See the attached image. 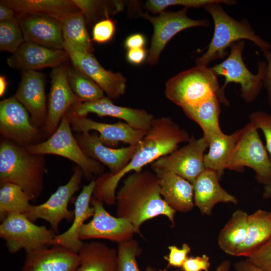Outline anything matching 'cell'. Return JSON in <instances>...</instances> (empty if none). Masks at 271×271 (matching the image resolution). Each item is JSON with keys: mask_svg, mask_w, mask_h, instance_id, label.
Here are the masks:
<instances>
[{"mask_svg": "<svg viewBox=\"0 0 271 271\" xmlns=\"http://www.w3.org/2000/svg\"><path fill=\"white\" fill-rule=\"evenodd\" d=\"M249 120L262 132L265 148L271 158V114L261 110L253 111L249 115Z\"/></svg>", "mask_w": 271, "mask_h": 271, "instance_id": "obj_40", "label": "cell"}, {"mask_svg": "<svg viewBox=\"0 0 271 271\" xmlns=\"http://www.w3.org/2000/svg\"><path fill=\"white\" fill-rule=\"evenodd\" d=\"M61 23L64 41L92 53V41L86 28L85 18L80 11L66 16Z\"/></svg>", "mask_w": 271, "mask_h": 271, "instance_id": "obj_33", "label": "cell"}, {"mask_svg": "<svg viewBox=\"0 0 271 271\" xmlns=\"http://www.w3.org/2000/svg\"><path fill=\"white\" fill-rule=\"evenodd\" d=\"M18 18L25 42L64 50L61 21L42 15H18Z\"/></svg>", "mask_w": 271, "mask_h": 271, "instance_id": "obj_21", "label": "cell"}, {"mask_svg": "<svg viewBox=\"0 0 271 271\" xmlns=\"http://www.w3.org/2000/svg\"><path fill=\"white\" fill-rule=\"evenodd\" d=\"M115 203L117 216L128 220L136 233H140L144 222L159 215H165L175 225L176 211L162 198L159 178L149 170L133 172L126 177L116 192Z\"/></svg>", "mask_w": 271, "mask_h": 271, "instance_id": "obj_2", "label": "cell"}, {"mask_svg": "<svg viewBox=\"0 0 271 271\" xmlns=\"http://www.w3.org/2000/svg\"><path fill=\"white\" fill-rule=\"evenodd\" d=\"M188 8L177 12L163 11L159 15L154 17L148 13H141L140 16L149 21L153 26L150 47L148 53L147 62L150 65L156 64L161 52L168 42L180 32L192 27H208L210 22L206 19L193 20L187 15Z\"/></svg>", "mask_w": 271, "mask_h": 271, "instance_id": "obj_10", "label": "cell"}, {"mask_svg": "<svg viewBox=\"0 0 271 271\" xmlns=\"http://www.w3.org/2000/svg\"><path fill=\"white\" fill-rule=\"evenodd\" d=\"M209 257L206 254L188 257L182 266L183 271H209Z\"/></svg>", "mask_w": 271, "mask_h": 271, "instance_id": "obj_44", "label": "cell"}, {"mask_svg": "<svg viewBox=\"0 0 271 271\" xmlns=\"http://www.w3.org/2000/svg\"><path fill=\"white\" fill-rule=\"evenodd\" d=\"M244 47L243 40L234 43L230 47L228 57L221 63L211 68L217 76L225 77L224 84L221 87L223 94H225V89L230 83L239 84L241 86V97L245 102L251 103L257 97L263 86L266 62H258L257 73H251L242 59Z\"/></svg>", "mask_w": 271, "mask_h": 271, "instance_id": "obj_8", "label": "cell"}, {"mask_svg": "<svg viewBox=\"0 0 271 271\" xmlns=\"http://www.w3.org/2000/svg\"><path fill=\"white\" fill-rule=\"evenodd\" d=\"M220 103L217 96L214 95L198 104L182 108L186 115L201 128L202 137L207 143L211 138L223 132L219 121Z\"/></svg>", "mask_w": 271, "mask_h": 271, "instance_id": "obj_29", "label": "cell"}, {"mask_svg": "<svg viewBox=\"0 0 271 271\" xmlns=\"http://www.w3.org/2000/svg\"><path fill=\"white\" fill-rule=\"evenodd\" d=\"M270 236V212L259 209L249 214L246 236L237 256L247 257L261 246Z\"/></svg>", "mask_w": 271, "mask_h": 271, "instance_id": "obj_31", "label": "cell"}, {"mask_svg": "<svg viewBox=\"0 0 271 271\" xmlns=\"http://www.w3.org/2000/svg\"><path fill=\"white\" fill-rule=\"evenodd\" d=\"M74 137L86 156L107 166L109 172L113 175L118 173L127 165L137 146L109 147L101 142L97 132H80Z\"/></svg>", "mask_w": 271, "mask_h": 271, "instance_id": "obj_20", "label": "cell"}, {"mask_svg": "<svg viewBox=\"0 0 271 271\" xmlns=\"http://www.w3.org/2000/svg\"><path fill=\"white\" fill-rule=\"evenodd\" d=\"M31 154L54 155L64 157L76 163L88 180L100 176L104 168L100 163L88 158L83 152L73 136L69 118L66 114L54 132L44 142L25 147Z\"/></svg>", "mask_w": 271, "mask_h": 271, "instance_id": "obj_6", "label": "cell"}, {"mask_svg": "<svg viewBox=\"0 0 271 271\" xmlns=\"http://www.w3.org/2000/svg\"><path fill=\"white\" fill-rule=\"evenodd\" d=\"M91 204L94 214L92 219L84 223L80 230L79 237L81 240L104 239L118 244L132 238L136 232L128 220L112 216L105 209L103 203L93 197Z\"/></svg>", "mask_w": 271, "mask_h": 271, "instance_id": "obj_15", "label": "cell"}, {"mask_svg": "<svg viewBox=\"0 0 271 271\" xmlns=\"http://www.w3.org/2000/svg\"><path fill=\"white\" fill-rule=\"evenodd\" d=\"M240 129L227 134L223 132L211 138L208 142V152L205 154L204 165L205 169L216 172L221 179L232 150L237 140Z\"/></svg>", "mask_w": 271, "mask_h": 271, "instance_id": "obj_30", "label": "cell"}, {"mask_svg": "<svg viewBox=\"0 0 271 271\" xmlns=\"http://www.w3.org/2000/svg\"><path fill=\"white\" fill-rule=\"evenodd\" d=\"M248 216L241 209L235 211L220 231L218 244L225 253L237 256L246 236Z\"/></svg>", "mask_w": 271, "mask_h": 271, "instance_id": "obj_32", "label": "cell"}, {"mask_svg": "<svg viewBox=\"0 0 271 271\" xmlns=\"http://www.w3.org/2000/svg\"><path fill=\"white\" fill-rule=\"evenodd\" d=\"M0 4L20 15L46 16L60 21L68 15L80 11L72 0H2Z\"/></svg>", "mask_w": 271, "mask_h": 271, "instance_id": "obj_27", "label": "cell"}, {"mask_svg": "<svg viewBox=\"0 0 271 271\" xmlns=\"http://www.w3.org/2000/svg\"><path fill=\"white\" fill-rule=\"evenodd\" d=\"M270 213H271V211H270Z\"/></svg>", "mask_w": 271, "mask_h": 271, "instance_id": "obj_53", "label": "cell"}, {"mask_svg": "<svg viewBox=\"0 0 271 271\" xmlns=\"http://www.w3.org/2000/svg\"><path fill=\"white\" fill-rule=\"evenodd\" d=\"M220 179L216 172L205 169L193 184L194 205L202 214L211 215L219 203L237 204V199L221 186Z\"/></svg>", "mask_w": 271, "mask_h": 271, "instance_id": "obj_25", "label": "cell"}, {"mask_svg": "<svg viewBox=\"0 0 271 271\" xmlns=\"http://www.w3.org/2000/svg\"><path fill=\"white\" fill-rule=\"evenodd\" d=\"M147 57V52L144 48L128 50L126 55L127 61L134 65L141 64Z\"/></svg>", "mask_w": 271, "mask_h": 271, "instance_id": "obj_47", "label": "cell"}, {"mask_svg": "<svg viewBox=\"0 0 271 271\" xmlns=\"http://www.w3.org/2000/svg\"><path fill=\"white\" fill-rule=\"evenodd\" d=\"M247 259L255 265L271 271V236Z\"/></svg>", "mask_w": 271, "mask_h": 271, "instance_id": "obj_42", "label": "cell"}, {"mask_svg": "<svg viewBox=\"0 0 271 271\" xmlns=\"http://www.w3.org/2000/svg\"><path fill=\"white\" fill-rule=\"evenodd\" d=\"M169 253L165 259L168 261L169 266L182 267L184 262L188 257V254L191 251V248L187 243H183L181 248L175 245L168 247Z\"/></svg>", "mask_w": 271, "mask_h": 271, "instance_id": "obj_43", "label": "cell"}, {"mask_svg": "<svg viewBox=\"0 0 271 271\" xmlns=\"http://www.w3.org/2000/svg\"><path fill=\"white\" fill-rule=\"evenodd\" d=\"M41 130L31 122L29 112L14 96L0 102V132L6 140L26 147L37 144Z\"/></svg>", "mask_w": 271, "mask_h": 271, "instance_id": "obj_14", "label": "cell"}, {"mask_svg": "<svg viewBox=\"0 0 271 271\" xmlns=\"http://www.w3.org/2000/svg\"><path fill=\"white\" fill-rule=\"evenodd\" d=\"M236 3L233 0H215L203 7L213 20L214 31L207 50L196 59V65L207 66L212 61L225 58L227 49L243 39L251 41L262 52L271 49V45L255 33L246 19L236 20L228 15L221 5Z\"/></svg>", "mask_w": 271, "mask_h": 271, "instance_id": "obj_3", "label": "cell"}, {"mask_svg": "<svg viewBox=\"0 0 271 271\" xmlns=\"http://www.w3.org/2000/svg\"><path fill=\"white\" fill-rule=\"evenodd\" d=\"M7 82L6 77L3 75L0 76V96H3L6 92Z\"/></svg>", "mask_w": 271, "mask_h": 271, "instance_id": "obj_52", "label": "cell"}, {"mask_svg": "<svg viewBox=\"0 0 271 271\" xmlns=\"http://www.w3.org/2000/svg\"><path fill=\"white\" fill-rule=\"evenodd\" d=\"M68 55L65 50L53 49L25 42L7 59L10 67L23 71L35 70L63 65Z\"/></svg>", "mask_w": 271, "mask_h": 271, "instance_id": "obj_22", "label": "cell"}, {"mask_svg": "<svg viewBox=\"0 0 271 271\" xmlns=\"http://www.w3.org/2000/svg\"><path fill=\"white\" fill-rule=\"evenodd\" d=\"M56 235L52 229L34 224L25 214H9L0 225V237L11 253L22 249L27 253L50 245Z\"/></svg>", "mask_w": 271, "mask_h": 271, "instance_id": "obj_9", "label": "cell"}, {"mask_svg": "<svg viewBox=\"0 0 271 271\" xmlns=\"http://www.w3.org/2000/svg\"><path fill=\"white\" fill-rule=\"evenodd\" d=\"M230 261L228 259L224 260L218 265L214 271H230ZM146 271H156V269L151 266H148L146 268Z\"/></svg>", "mask_w": 271, "mask_h": 271, "instance_id": "obj_50", "label": "cell"}, {"mask_svg": "<svg viewBox=\"0 0 271 271\" xmlns=\"http://www.w3.org/2000/svg\"><path fill=\"white\" fill-rule=\"evenodd\" d=\"M18 17L0 22V49L13 54L25 42Z\"/></svg>", "mask_w": 271, "mask_h": 271, "instance_id": "obj_36", "label": "cell"}, {"mask_svg": "<svg viewBox=\"0 0 271 271\" xmlns=\"http://www.w3.org/2000/svg\"><path fill=\"white\" fill-rule=\"evenodd\" d=\"M145 36L141 33H135L128 36L124 41V45L127 49L143 48L146 44Z\"/></svg>", "mask_w": 271, "mask_h": 271, "instance_id": "obj_46", "label": "cell"}, {"mask_svg": "<svg viewBox=\"0 0 271 271\" xmlns=\"http://www.w3.org/2000/svg\"><path fill=\"white\" fill-rule=\"evenodd\" d=\"M72 129L78 133L93 130L98 132L101 142L106 146L113 148L120 142L128 146H137L142 140L147 131L137 129L125 122L113 123L100 122L86 116L66 112Z\"/></svg>", "mask_w": 271, "mask_h": 271, "instance_id": "obj_16", "label": "cell"}, {"mask_svg": "<svg viewBox=\"0 0 271 271\" xmlns=\"http://www.w3.org/2000/svg\"><path fill=\"white\" fill-rule=\"evenodd\" d=\"M217 77L211 67L196 65L168 80L165 95L182 108L198 104L214 95L228 106L229 102L221 91Z\"/></svg>", "mask_w": 271, "mask_h": 271, "instance_id": "obj_5", "label": "cell"}, {"mask_svg": "<svg viewBox=\"0 0 271 271\" xmlns=\"http://www.w3.org/2000/svg\"><path fill=\"white\" fill-rule=\"evenodd\" d=\"M117 271H140L137 258L141 254L142 248L134 239L118 244Z\"/></svg>", "mask_w": 271, "mask_h": 271, "instance_id": "obj_38", "label": "cell"}, {"mask_svg": "<svg viewBox=\"0 0 271 271\" xmlns=\"http://www.w3.org/2000/svg\"><path fill=\"white\" fill-rule=\"evenodd\" d=\"M234 268L235 271H268L255 265L247 259L236 262Z\"/></svg>", "mask_w": 271, "mask_h": 271, "instance_id": "obj_48", "label": "cell"}, {"mask_svg": "<svg viewBox=\"0 0 271 271\" xmlns=\"http://www.w3.org/2000/svg\"><path fill=\"white\" fill-rule=\"evenodd\" d=\"M263 54L267 61L263 79V85L266 90L268 104L271 108V52L269 51H266L263 52Z\"/></svg>", "mask_w": 271, "mask_h": 271, "instance_id": "obj_45", "label": "cell"}, {"mask_svg": "<svg viewBox=\"0 0 271 271\" xmlns=\"http://www.w3.org/2000/svg\"><path fill=\"white\" fill-rule=\"evenodd\" d=\"M215 0H148L145 7L150 12L160 14L170 6H182L184 8H203L206 5L213 2Z\"/></svg>", "mask_w": 271, "mask_h": 271, "instance_id": "obj_39", "label": "cell"}, {"mask_svg": "<svg viewBox=\"0 0 271 271\" xmlns=\"http://www.w3.org/2000/svg\"><path fill=\"white\" fill-rule=\"evenodd\" d=\"M46 173L43 155L30 153L25 147L3 140L0 146V185L20 187L31 201H36L43 188Z\"/></svg>", "mask_w": 271, "mask_h": 271, "instance_id": "obj_4", "label": "cell"}, {"mask_svg": "<svg viewBox=\"0 0 271 271\" xmlns=\"http://www.w3.org/2000/svg\"><path fill=\"white\" fill-rule=\"evenodd\" d=\"M64 49L73 67L93 80L110 99H117L124 94L126 79L119 72L104 69L91 52L64 41Z\"/></svg>", "mask_w": 271, "mask_h": 271, "instance_id": "obj_13", "label": "cell"}, {"mask_svg": "<svg viewBox=\"0 0 271 271\" xmlns=\"http://www.w3.org/2000/svg\"><path fill=\"white\" fill-rule=\"evenodd\" d=\"M187 143L181 148L151 164L153 171L173 172L193 184L205 169L204 157L208 144L202 137L196 139L193 136Z\"/></svg>", "mask_w": 271, "mask_h": 271, "instance_id": "obj_12", "label": "cell"}, {"mask_svg": "<svg viewBox=\"0 0 271 271\" xmlns=\"http://www.w3.org/2000/svg\"><path fill=\"white\" fill-rule=\"evenodd\" d=\"M161 195L165 202L176 212L186 213L194 205L193 185L183 177L171 172L156 170Z\"/></svg>", "mask_w": 271, "mask_h": 271, "instance_id": "obj_26", "label": "cell"}, {"mask_svg": "<svg viewBox=\"0 0 271 271\" xmlns=\"http://www.w3.org/2000/svg\"><path fill=\"white\" fill-rule=\"evenodd\" d=\"M67 75L70 87L80 101L91 102L104 97L102 89L74 67H68Z\"/></svg>", "mask_w": 271, "mask_h": 271, "instance_id": "obj_35", "label": "cell"}, {"mask_svg": "<svg viewBox=\"0 0 271 271\" xmlns=\"http://www.w3.org/2000/svg\"><path fill=\"white\" fill-rule=\"evenodd\" d=\"M45 84L43 73L35 70L23 71L14 95L30 113L32 124L39 128H43L48 113Z\"/></svg>", "mask_w": 271, "mask_h": 271, "instance_id": "obj_19", "label": "cell"}, {"mask_svg": "<svg viewBox=\"0 0 271 271\" xmlns=\"http://www.w3.org/2000/svg\"><path fill=\"white\" fill-rule=\"evenodd\" d=\"M263 197L265 199L271 200V181L264 185Z\"/></svg>", "mask_w": 271, "mask_h": 271, "instance_id": "obj_51", "label": "cell"}, {"mask_svg": "<svg viewBox=\"0 0 271 271\" xmlns=\"http://www.w3.org/2000/svg\"><path fill=\"white\" fill-rule=\"evenodd\" d=\"M16 13L13 9L0 4V22L14 19Z\"/></svg>", "mask_w": 271, "mask_h": 271, "instance_id": "obj_49", "label": "cell"}, {"mask_svg": "<svg viewBox=\"0 0 271 271\" xmlns=\"http://www.w3.org/2000/svg\"><path fill=\"white\" fill-rule=\"evenodd\" d=\"M78 254L80 262L75 271L117 270V251L104 243L83 242Z\"/></svg>", "mask_w": 271, "mask_h": 271, "instance_id": "obj_28", "label": "cell"}, {"mask_svg": "<svg viewBox=\"0 0 271 271\" xmlns=\"http://www.w3.org/2000/svg\"><path fill=\"white\" fill-rule=\"evenodd\" d=\"M84 18L88 22H93L102 11L107 16L122 9V4L118 1H102L92 0H72Z\"/></svg>", "mask_w": 271, "mask_h": 271, "instance_id": "obj_37", "label": "cell"}, {"mask_svg": "<svg viewBox=\"0 0 271 271\" xmlns=\"http://www.w3.org/2000/svg\"><path fill=\"white\" fill-rule=\"evenodd\" d=\"M79 256L65 247L52 245L26 253L21 271H75Z\"/></svg>", "mask_w": 271, "mask_h": 271, "instance_id": "obj_23", "label": "cell"}, {"mask_svg": "<svg viewBox=\"0 0 271 271\" xmlns=\"http://www.w3.org/2000/svg\"><path fill=\"white\" fill-rule=\"evenodd\" d=\"M83 174L78 166L68 182L59 186L48 199L41 204L31 205L25 214L32 221L42 219L48 222L55 233L58 232L60 223L64 219L73 221L74 211L68 209L73 195L79 189Z\"/></svg>", "mask_w": 271, "mask_h": 271, "instance_id": "obj_11", "label": "cell"}, {"mask_svg": "<svg viewBox=\"0 0 271 271\" xmlns=\"http://www.w3.org/2000/svg\"><path fill=\"white\" fill-rule=\"evenodd\" d=\"M95 186L94 179L83 186L74 204V215L71 226L66 231L56 235L50 245L62 246L78 253L83 243L79 237L80 230L85 221L94 214V209L90 204Z\"/></svg>", "mask_w": 271, "mask_h": 271, "instance_id": "obj_24", "label": "cell"}, {"mask_svg": "<svg viewBox=\"0 0 271 271\" xmlns=\"http://www.w3.org/2000/svg\"><path fill=\"white\" fill-rule=\"evenodd\" d=\"M190 138L188 131L170 117L155 118L124 168L114 175L109 172L103 173L95 180L93 197L109 205H114L116 188L125 175L141 171L146 165L177 150L180 143L188 142Z\"/></svg>", "mask_w": 271, "mask_h": 271, "instance_id": "obj_1", "label": "cell"}, {"mask_svg": "<svg viewBox=\"0 0 271 271\" xmlns=\"http://www.w3.org/2000/svg\"><path fill=\"white\" fill-rule=\"evenodd\" d=\"M30 197L19 186L12 183L1 185L0 218L2 221L11 214H26L32 205Z\"/></svg>", "mask_w": 271, "mask_h": 271, "instance_id": "obj_34", "label": "cell"}, {"mask_svg": "<svg viewBox=\"0 0 271 271\" xmlns=\"http://www.w3.org/2000/svg\"><path fill=\"white\" fill-rule=\"evenodd\" d=\"M263 145L258 129L249 122L242 128L227 165V169L242 172L244 167L253 170L255 178L265 185L271 181V158Z\"/></svg>", "mask_w": 271, "mask_h": 271, "instance_id": "obj_7", "label": "cell"}, {"mask_svg": "<svg viewBox=\"0 0 271 271\" xmlns=\"http://www.w3.org/2000/svg\"><path fill=\"white\" fill-rule=\"evenodd\" d=\"M68 111L80 116H86L89 113H93L99 116L115 117L123 120L135 129L145 131L149 130L155 118L145 109L117 105L105 96L91 102L78 101Z\"/></svg>", "mask_w": 271, "mask_h": 271, "instance_id": "obj_17", "label": "cell"}, {"mask_svg": "<svg viewBox=\"0 0 271 271\" xmlns=\"http://www.w3.org/2000/svg\"><path fill=\"white\" fill-rule=\"evenodd\" d=\"M67 69L68 67L63 64L54 68L51 73L47 116L43 128L48 135L54 132L63 116L72 105L80 101L69 85Z\"/></svg>", "mask_w": 271, "mask_h": 271, "instance_id": "obj_18", "label": "cell"}, {"mask_svg": "<svg viewBox=\"0 0 271 271\" xmlns=\"http://www.w3.org/2000/svg\"><path fill=\"white\" fill-rule=\"evenodd\" d=\"M115 31V23L108 17L96 23L92 30V40L99 44L109 42Z\"/></svg>", "mask_w": 271, "mask_h": 271, "instance_id": "obj_41", "label": "cell"}]
</instances>
